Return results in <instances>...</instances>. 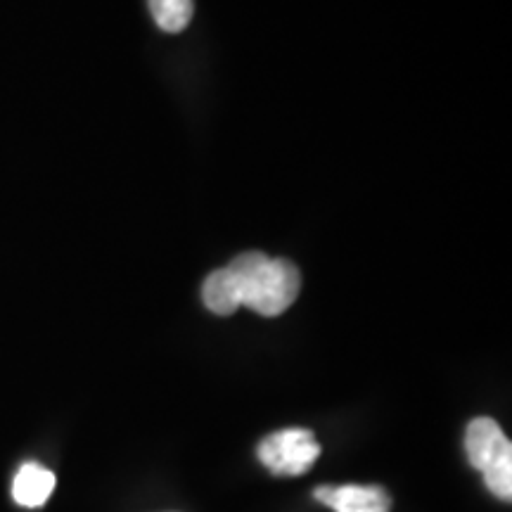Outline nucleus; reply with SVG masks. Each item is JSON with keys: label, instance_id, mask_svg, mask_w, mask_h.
Masks as SVG:
<instances>
[{"label": "nucleus", "instance_id": "3", "mask_svg": "<svg viewBox=\"0 0 512 512\" xmlns=\"http://www.w3.org/2000/svg\"><path fill=\"white\" fill-rule=\"evenodd\" d=\"M256 456L273 475L299 477L316 465L320 444L309 430H280L261 441Z\"/></svg>", "mask_w": 512, "mask_h": 512}, {"label": "nucleus", "instance_id": "2", "mask_svg": "<svg viewBox=\"0 0 512 512\" xmlns=\"http://www.w3.org/2000/svg\"><path fill=\"white\" fill-rule=\"evenodd\" d=\"M465 453L470 465L482 472L496 498H512V444L501 425L491 418H475L465 432Z\"/></svg>", "mask_w": 512, "mask_h": 512}, {"label": "nucleus", "instance_id": "5", "mask_svg": "<svg viewBox=\"0 0 512 512\" xmlns=\"http://www.w3.org/2000/svg\"><path fill=\"white\" fill-rule=\"evenodd\" d=\"M55 489V475L48 467L38 463H27L19 467L12 482V498L22 508H41L48 503Z\"/></svg>", "mask_w": 512, "mask_h": 512}, {"label": "nucleus", "instance_id": "4", "mask_svg": "<svg viewBox=\"0 0 512 512\" xmlns=\"http://www.w3.org/2000/svg\"><path fill=\"white\" fill-rule=\"evenodd\" d=\"M316 501L335 512H389L392 498L380 486H318Z\"/></svg>", "mask_w": 512, "mask_h": 512}, {"label": "nucleus", "instance_id": "1", "mask_svg": "<svg viewBox=\"0 0 512 512\" xmlns=\"http://www.w3.org/2000/svg\"><path fill=\"white\" fill-rule=\"evenodd\" d=\"M233 275L240 306L273 318L290 309L302 287L299 268L287 259H271L264 252H245L226 266Z\"/></svg>", "mask_w": 512, "mask_h": 512}, {"label": "nucleus", "instance_id": "7", "mask_svg": "<svg viewBox=\"0 0 512 512\" xmlns=\"http://www.w3.org/2000/svg\"><path fill=\"white\" fill-rule=\"evenodd\" d=\"M157 27L166 34H178L190 24L195 0H147Z\"/></svg>", "mask_w": 512, "mask_h": 512}, {"label": "nucleus", "instance_id": "6", "mask_svg": "<svg viewBox=\"0 0 512 512\" xmlns=\"http://www.w3.org/2000/svg\"><path fill=\"white\" fill-rule=\"evenodd\" d=\"M202 302L216 316H233L240 309L238 292H235L233 275L228 268L209 273V278L202 285Z\"/></svg>", "mask_w": 512, "mask_h": 512}]
</instances>
